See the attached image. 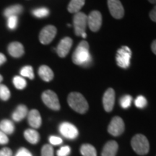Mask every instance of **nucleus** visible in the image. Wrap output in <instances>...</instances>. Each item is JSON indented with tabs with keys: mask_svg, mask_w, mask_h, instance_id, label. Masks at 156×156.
<instances>
[{
	"mask_svg": "<svg viewBox=\"0 0 156 156\" xmlns=\"http://www.w3.org/2000/svg\"><path fill=\"white\" fill-rule=\"evenodd\" d=\"M6 61H7V58H6V56L4 55L3 54L0 53V65L3 64Z\"/></svg>",
	"mask_w": 156,
	"mask_h": 156,
	"instance_id": "4c0bfd02",
	"label": "nucleus"
},
{
	"mask_svg": "<svg viewBox=\"0 0 156 156\" xmlns=\"http://www.w3.org/2000/svg\"><path fill=\"white\" fill-rule=\"evenodd\" d=\"M28 122L33 128L38 129L41 125L42 120L40 113L36 109H33L28 114Z\"/></svg>",
	"mask_w": 156,
	"mask_h": 156,
	"instance_id": "4468645a",
	"label": "nucleus"
},
{
	"mask_svg": "<svg viewBox=\"0 0 156 156\" xmlns=\"http://www.w3.org/2000/svg\"><path fill=\"white\" fill-rule=\"evenodd\" d=\"M83 36V38H85V37H86V33H84V34H83V35H82V36Z\"/></svg>",
	"mask_w": 156,
	"mask_h": 156,
	"instance_id": "a19ab883",
	"label": "nucleus"
},
{
	"mask_svg": "<svg viewBox=\"0 0 156 156\" xmlns=\"http://www.w3.org/2000/svg\"><path fill=\"white\" fill-rule=\"evenodd\" d=\"M69 106L79 114H85L88 110L89 106L86 99L81 93L73 92L69 93L67 98Z\"/></svg>",
	"mask_w": 156,
	"mask_h": 156,
	"instance_id": "f257e3e1",
	"label": "nucleus"
},
{
	"mask_svg": "<svg viewBox=\"0 0 156 156\" xmlns=\"http://www.w3.org/2000/svg\"><path fill=\"white\" fill-rule=\"evenodd\" d=\"M8 52L13 57L19 58L24 54V47L20 43L12 42L8 46Z\"/></svg>",
	"mask_w": 156,
	"mask_h": 156,
	"instance_id": "2eb2a0df",
	"label": "nucleus"
},
{
	"mask_svg": "<svg viewBox=\"0 0 156 156\" xmlns=\"http://www.w3.org/2000/svg\"><path fill=\"white\" fill-rule=\"evenodd\" d=\"M56 32V27L54 25H47L42 29L39 34V41L44 45L50 44L55 38Z\"/></svg>",
	"mask_w": 156,
	"mask_h": 156,
	"instance_id": "0eeeda50",
	"label": "nucleus"
},
{
	"mask_svg": "<svg viewBox=\"0 0 156 156\" xmlns=\"http://www.w3.org/2000/svg\"><path fill=\"white\" fill-rule=\"evenodd\" d=\"M9 142V139L7 134L0 130V145H5Z\"/></svg>",
	"mask_w": 156,
	"mask_h": 156,
	"instance_id": "c9c22d12",
	"label": "nucleus"
},
{
	"mask_svg": "<svg viewBox=\"0 0 156 156\" xmlns=\"http://www.w3.org/2000/svg\"><path fill=\"white\" fill-rule=\"evenodd\" d=\"M28 114V108L25 105H19L12 114V119L15 122H20Z\"/></svg>",
	"mask_w": 156,
	"mask_h": 156,
	"instance_id": "a211bd4d",
	"label": "nucleus"
},
{
	"mask_svg": "<svg viewBox=\"0 0 156 156\" xmlns=\"http://www.w3.org/2000/svg\"><path fill=\"white\" fill-rule=\"evenodd\" d=\"M2 80H3V77H2V76L1 75H0V83H1V82L2 81Z\"/></svg>",
	"mask_w": 156,
	"mask_h": 156,
	"instance_id": "79ce46f5",
	"label": "nucleus"
},
{
	"mask_svg": "<svg viewBox=\"0 0 156 156\" xmlns=\"http://www.w3.org/2000/svg\"><path fill=\"white\" fill-rule=\"evenodd\" d=\"M132 57V51L128 46H122L118 50L116 56V64L119 67L126 69L130 65V58Z\"/></svg>",
	"mask_w": 156,
	"mask_h": 156,
	"instance_id": "20e7f679",
	"label": "nucleus"
},
{
	"mask_svg": "<svg viewBox=\"0 0 156 156\" xmlns=\"http://www.w3.org/2000/svg\"><path fill=\"white\" fill-rule=\"evenodd\" d=\"M150 17L152 20L156 23V6L150 12Z\"/></svg>",
	"mask_w": 156,
	"mask_h": 156,
	"instance_id": "e433bc0d",
	"label": "nucleus"
},
{
	"mask_svg": "<svg viewBox=\"0 0 156 156\" xmlns=\"http://www.w3.org/2000/svg\"><path fill=\"white\" fill-rule=\"evenodd\" d=\"M118 151V143L116 141H109L103 148L102 156H116Z\"/></svg>",
	"mask_w": 156,
	"mask_h": 156,
	"instance_id": "dca6fc26",
	"label": "nucleus"
},
{
	"mask_svg": "<svg viewBox=\"0 0 156 156\" xmlns=\"http://www.w3.org/2000/svg\"><path fill=\"white\" fill-rule=\"evenodd\" d=\"M90 60L89 52V44L85 41L80 43L73 54V62L77 65H83Z\"/></svg>",
	"mask_w": 156,
	"mask_h": 156,
	"instance_id": "f03ea898",
	"label": "nucleus"
},
{
	"mask_svg": "<svg viewBox=\"0 0 156 156\" xmlns=\"http://www.w3.org/2000/svg\"><path fill=\"white\" fill-rule=\"evenodd\" d=\"M7 26L11 30H14L16 28L17 25V21H18V18L17 16H11L7 17Z\"/></svg>",
	"mask_w": 156,
	"mask_h": 156,
	"instance_id": "7c9ffc66",
	"label": "nucleus"
},
{
	"mask_svg": "<svg viewBox=\"0 0 156 156\" xmlns=\"http://www.w3.org/2000/svg\"><path fill=\"white\" fill-rule=\"evenodd\" d=\"M87 25L93 32H97L102 25V15L99 11H92L87 17Z\"/></svg>",
	"mask_w": 156,
	"mask_h": 156,
	"instance_id": "1a4fd4ad",
	"label": "nucleus"
},
{
	"mask_svg": "<svg viewBox=\"0 0 156 156\" xmlns=\"http://www.w3.org/2000/svg\"><path fill=\"white\" fill-rule=\"evenodd\" d=\"M0 130L6 134H11L15 130V126L12 121L4 119L0 122Z\"/></svg>",
	"mask_w": 156,
	"mask_h": 156,
	"instance_id": "412c9836",
	"label": "nucleus"
},
{
	"mask_svg": "<svg viewBox=\"0 0 156 156\" xmlns=\"http://www.w3.org/2000/svg\"><path fill=\"white\" fill-rule=\"evenodd\" d=\"M132 147L134 151L138 155H144L148 153L150 150V144L145 136L143 134H136L132 137L131 141Z\"/></svg>",
	"mask_w": 156,
	"mask_h": 156,
	"instance_id": "7ed1b4c3",
	"label": "nucleus"
},
{
	"mask_svg": "<svg viewBox=\"0 0 156 156\" xmlns=\"http://www.w3.org/2000/svg\"><path fill=\"white\" fill-rule=\"evenodd\" d=\"M23 10V7L20 5H15L10 6V7H7L5 10V16L7 17L11 16H17L19 14H20Z\"/></svg>",
	"mask_w": 156,
	"mask_h": 156,
	"instance_id": "4be33fe9",
	"label": "nucleus"
},
{
	"mask_svg": "<svg viewBox=\"0 0 156 156\" xmlns=\"http://www.w3.org/2000/svg\"><path fill=\"white\" fill-rule=\"evenodd\" d=\"M38 75L43 80L50 82L54 78V73L49 67L46 65H42L39 67Z\"/></svg>",
	"mask_w": 156,
	"mask_h": 156,
	"instance_id": "f3484780",
	"label": "nucleus"
},
{
	"mask_svg": "<svg viewBox=\"0 0 156 156\" xmlns=\"http://www.w3.org/2000/svg\"><path fill=\"white\" fill-rule=\"evenodd\" d=\"M15 156H32V154H31L30 152L28 151L26 148L22 147L17 151V153Z\"/></svg>",
	"mask_w": 156,
	"mask_h": 156,
	"instance_id": "72a5a7b5",
	"label": "nucleus"
},
{
	"mask_svg": "<svg viewBox=\"0 0 156 156\" xmlns=\"http://www.w3.org/2000/svg\"><path fill=\"white\" fill-rule=\"evenodd\" d=\"M48 14H49L48 9L47 8H44V7L36 9L33 11V15H34L35 17H38V18H42V17H47Z\"/></svg>",
	"mask_w": 156,
	"mask_h": 156,
	"instance_id": "bb28decb",
	"label": "nucleus"
},
{
	"mask_svg": "<svg viewBox=\"0 0 156 156\" xmlns=\"http://www.w3.org/2000/svg\"><path fill=\"white\" fill-rule=\"evenodd\" d=\"M73 23L75 35L80 36L84 33H85V29L87 25V16L85 13L79 12L74 16Z\"/></svg>",
	"mask_w": 156,
	"mask_h": 156,
	"instance_id": "39448f33",
	"label": "nucleus"
},
{
	"mask_svg": "<svg viewBox=\"0 0 156 156\" xmlns=\"http://www.w3.org/2000/svg\"><path fill=\"white\" fill-rule=\"evenodd\" d=\"M71 152V148L69 146H64L57 151L58 156H68Z\"/></svg>",
	"mask_w": 156,
	"mask_h": 156,
	"instance_id": "2f4dec72",
	"label": "nucleus"
},
{
	"mask_svg": "<svg viewBox=\"0 0 156 156\" xmlns=\"http://www.w3.org/2000/svg\"><path fill=\"white\" fill-rule=\"evenodd\" d=\"M132 101V98L131 95H124V96H123L122 98H121L120 104L122 108H127L131 106Z\"/></svg>",
	"mask_w": 156,
	"mask_h": 156,
	"instance_id": "cd10ccee",
	"label": "nucleus"
},
{
	"mask_svg": "<svg viewBox=\"0 0 156 156\" xmlns=\"http://www.w3.org/2000/svg\"><path fill=\"white\" fill-rule=\"evenodd\" d=\"M115 103V91L113 88H108L103 97V108L107 112H112Z\"/></svg>",
	"mask_w": 156,
	"mask_h": 156,
	"instance_id": "f8f14e48",
	"label": "nucleus"
},
{
	"mask_svg": "<svg viewBox=\"0 0 156 156\" xmlns=\"http://www.w3.org/2000/svg\"><path fill=\"white\" fill-rule=\"evenodd\" d=\"M109 12L112 17L116 19H121L124 17V9L119 0H108Z\"/></svg>",
	"mask_w": 156,
	"mask_h": 156,
	"instance_id": "9d476101",
	"label": "nucleus"
},
{
	"mask_svg": "<svg viewBox=\"0 0 156 156\" xmlns=\"http://www.w3.org/2000/svg\"><path fill=\"white\" fill-rule=\"evenodd\" d=\"M10 98V91L5 85H0V98L2 101H7Z\"/></svg>",
	"mask_w": 156,
	"mask_h": 156,
	"instance_id": "a878e982",
	"label": "nucleus"
},
{
	"mask_svg": "<svg viewBox=\"0 0 156 156\" xmlns=\"http://www.w3.org/2000/svg\"><path fill=\"white\" fill-rule=\"evenodd\" d=\"M72 46H73V40L69 37H65L62 39L56 48V52L58 56L62 58L67 56L71 49Z\"/></svg>",
	"mask_w": 156,
	"mask_h": 156,
	"instance_id": "ddd939ff",
	"label": "nucleus"
},
{
	"mask_svg": "<svg viewBox=\"0 0 156 156\" xmlns=\"http://www.w3.org/2000/svg\"><path fill=\"white\" fill-rule=\"evenodd\" d=\"M80 153L83 156H97L96 150L90 144H84L82 145Z\"/></svg>",
	"mask_w": 156,
	"mask_h": 156,
	"instance_id": "5701e85b",
	"label": "nucleus"
},
{
	"mask_svg": "<svg viewBox=\"0 0 156 156\" xmlns=\"http://www.w3.org/2000/svg\"><path fill=\"white\" fill-rule=\"evenodd\" d=\"M24 136L28 142L31 144L38 143L39 140H40V135L38 132L35 129H26L24 132Z\"/></svg>",
	"mask_w": 156,
	"mask_h": 156,
	"instance_id": "6ab92c4d",
	"label": "nucleus"
},
{
	"mask_svg": "<svg viewBox=\"0 0 156 156\" xmlns=\"http://www.w3.org/2000/svg\"><path fill=\"white\" fill-rule=\"evenodd\" d=\"M151 49H152V51H153V53L156 55V40H155L153 43H152Z\"/></svg>",
	"mask_w": 156,
	"mask_h": 156,
	"instance_id": "58836bf2",
	"label": "nucleus"
},
{
	"mask_svg": "<svg viewBox=\"0 0 156 156\" xmlns=\"http://www.w3.org/2000/svg\"><path fill=\"white\" fill-rule=\"evenodd\" d=\"M85 0H71L67 9L70 13H77L85 5Z\"/></svg>",
	"mask_w": 156,
	"mask_h": 156,
	"instance_id": "aec40b11",
	"label": "nucleus"
},
{
	"mask_svg": "<svg viewBox=\"0 0 156 156\" xmlns=\"http://www.w3.org/2000/svg\"><path fill=\"white\" fill-rule=\"evenodd\" d=\"M20 75L23 77H28L29 79L33 80L34 78V69L31 66H25L23 67L22 69L20 70Z\"/></svg>",
	"mask_w": 156,
	"mask_h": 156,
	"instance_id": "393cba45",
	"label": "nucleus"
},
{
	"mask_svg": "<svg viewBox=\"0 0 156 156\" xmlns=\"http://www.w3.org/2000/svg\"><path fill=\"white\" fill-rule=\"evenodd\" d=\"M148 1H149L152 4H155L156 5V0H148Z\"/></svg>",
	"mask_w": 156,
	"mask_h": 156,
	"instance_id": "ea45409f",
	"label": "nucleus"
},
{
	"mask_svg": "<svg viewBox=\"0 0 156 156\" xmlns=\"http://www.w3.org/2000/svg\"><path fill=\"white\" fill-rule=\"evenodd\" d=\"M41 156H54V149L51 145H45L41 149Z\"/></svg>",
	"mask_w": 156,
	"mask_h": 156,
	"instance_id": "c85d7f7f",
	"label": "nucleus"
},
{
	"mask_svg": "<svg viewBox=\"0 0 156 156\" xmlns=\"http://www.w3.org/2000/svg\"><path fill=\"white\" fill-rule=\"evenodd\" d=\"M134 103H135V106L139 108H145L147 105V100L144 96L142 95H139L136 98L135 101H134Z\"/></svg>",
	"mask_w": 156,
	"mask_h": 156,
	"instance_id": "c756f323",
	"label": "nucleus"
},
{
	"mask_svg": "<svg viewBox=\"0 0 156 156\" xmlns=\"http://www.w3.org/2000/svg\"><path fill=\"white\" fill-rule=\"evenodd\" d=\"M0 156H12V152L9 147H4L0 150Z\"/></svg>",
	"mask_w": 156,
	"mask_h": 156,
	"instance_id": "f704fd0d",
	"label": "nucleus"
},
{
	"mask_svg": "<svg viewBox=\"0 0 156 156\" xmlns=\"http://www.w3.org/2000/svg\"><path fill=\"white\" fill-rule=\"evenodd\" d=\"M49 142L53 145H58L62 143V140L56 136H51L49 137Z\"/></svg>",
	"mask_w": 156,
	"mask_h": 156,
	"instance_id": "473e14b6",
	"label": "nucleus"
},
{
	"mask_svg": "<svg viewBox=\"0 0 156 156\" xmlns=\"http://www.w3.org/2000/svg\"><path fill=\"white\" fill-rule=\"evenodd\" d=\"M13 83H14L15 87L18 90H23L26 87L27 83L25 79L23 77H19V76H15L13 78Z\"/></svg>",
	"mask_w": 156,
	"mask_h": 156,
	"instance_id": "b1692460",
	"label": "nucleus"
},
{
	"mask_svg": "<svg viewBox=\"0 0 156 156\" xmlns=\"http://www.w3.org/2000/svg\"><path fill=\"white\" fill-rule=\"evenodd\" d=\"M124 131V121L119 116H115L111 121L108 127V132L113 136H119Z\"/></svg>",
	"mask_w": 156,
	"mask_h": 156,
	"instance_id": "6e6552de",
	"label": "nucleus"
},
{
	"mask_svg": "<svg viewBox=\"0 0 156 156\" xmlns=\"http://www.w3.org/2000/svg\"><path fill=\"white\" fill-rule=\"evenodd\" d=\"M41 98L43 102L46 106L54 111H58L60 109V103L57 95L54 91L47 90L42 93Z\"/></svg>",
	"mask_w": 156,
	"mask_h": 156,
	"instance_id": "423d86ee",
	"label": "nucleus"
},
{
	"mask_svg": "<svg viewBox=\"0 0 156 156\" xmlns=\"http://www.w3.org/2000/svg\"><path fill=\"white\" fill-rule=\"evenodd\" d=\"M59 132L68 139H75L78 136V130L73 124L69 122H63L59 126Z\"/></svg>",
	"mask_w": 156,
	"mask_h": 156,
	"instance_id": "9b49d317",
	"label": "nucleus"
}]
</instances>
